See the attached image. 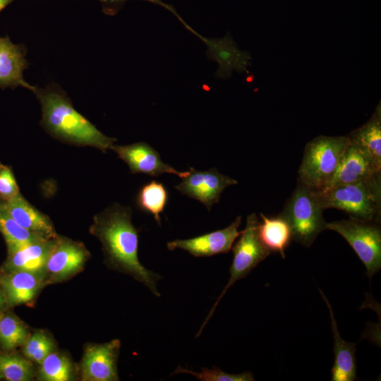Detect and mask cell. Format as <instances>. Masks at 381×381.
Listing matches in <instances>:
<instances>
[{"instance_id": "obj_1", "label": "cell", "mask_w": 381, "mask_h": 381, "mask_svg": "<svg viewBox=\"0 0 381 381\" xmlns=\"http://www.w3.org/2000/svg\"><path fill=\"white\" fill-rule=\"evenodd\" d=\"M129 207L115 203L93 217L90 233L102 243L104 262L111 270L128 274L143 284L156 296L162 277L146 269L138 259V233Z\"/></svg>"}, {"instance_id": "obj_2", "label": "cell", "mask_w": 381, "mask_h": 381, "mask_svg": "<svg viewBox=\"0 0 381 381\" xmlns=\"http://www.w3.org/2000/svg\"><path fill=\"white\" fill-rule=\"evenodd\" d=\"M33 93L42 107L41 125L52 137L78 146L106 152L116 141L107 136L73 107L66 93L56 84L35 87Z\"/></svg>"}, {"instance_id": "obj_3", "label": "cell", "mask_w": 381, "mask_h": 381, "mask_svg": "<svg viewBox=\"0 0 381 381\" xmlns=\"http://www.w3.org/2000/svg\"><path fill=\"white\" fill-rule=\"evenodd\" d=\"M325 210H342L356 219L380 222L381 214V174L357 182L325 190H316Z\"/></svg>"}, {"instance_id": "obj_4", "label": "cell", "mask_w": 381, "mask_h": 381, "mask_svg": "<svg viewBox=\"0 0 381 381\" xmlns=\"http://www.w3.org/2000/svg\"><path fill=\"white\" fill-rule=\"evenodd\" d=\"M349 145L348 135H319L309 141L298 169V183L315 190L324 188L334 176Z\"/></svg>"}, {"instance_id": "obj_5", "label": "cell", "mask_w": 381, "mask_h": 381, "mask_svg": "<svg viewBox=\"0 0 381 381\" xmlns=\"http://www.w3.org/2000/svg\"><path fill=\"white\" fill-rule=\"evenodd\" d=\"M324 210L316 190L298 183L279 215L288 222L292 239L308 248L326 230Z\"/></svg>"}, {"instance_id": "obj_6", "label": "cell", "mask_w": 381, "mask_h": 381, "mask_svg": "<svg viewBox=\"0 0 381 381\" xmlns=\"http://www.w3.org/2000/svg\"><path fill=\"white\" fill-rule=\"evenodd\" d=\"M260 220L256 214L252 213L247 217L243 231L235 245L232 246L234 258L229 269L230 277L228 283L217 298L210 313L202 325L196 337H198L204 327L212 317L219 302L227 290L238 280L246 277L260 262L265 260L271 253L262 243L258 234Z\"/></svg>"}, {"instance_id": "obj_7", "label": "cell", "mask_w": 381, "mask_h": 381, "mask_svg": "<svg viewBox=\"0 0 381 381\" xmlns=\"http://www.w3.org/2000/svg\"><path fill=\"white\" fill-rule=\"evenodd\" d=\"M379 222L349 218L327 222L326 230L340 234L352 247L371 279L381 268V230Z\"/></svg>"}, {"instance_id": "obj_8", "label": "cell", "mask_w": 381, "mask_h": 381, "mask_svg": "<svg viewBox=\"0 0 381 381\" xmlns=\"http://www.w3.org/2000/svg\"><path fill=\"white\" fill-rule=\"evenodd\" d=\"M90 253L81 241L58 234L47 259L44 274L47 284L69 280L84 270Z\"/></svg>"}, {"instance_id": "obj_9", "label": "cell", "mask_w": 381, "mask_h": 381, "mask_svg": "<svg viewBox=\"0 0 381 381\" xmlns=\"http://www.w3.org/2000/svg\"><path fill=\"white\" fill-rule=\"evenodd\" d=\"M121 341L118 339L105 343H86L78 363L79 380L118 381V358Z\"/></svg>"}, {"instance_id": "obj_10", "label": "cell", "mask_w": 381, "mask_h": 381, "mask_svg": "<svg viewBox=\"0 0 381 381\" xmlns=\"http://www.w3.org/2000/svg\"><path fill=\"white\" fill-rule=\"evenodd\" d=\"M238 181L219 173L216 168L207 171H198L190 167L189 174L175 188L183 195L204 204L208 210L219 202L224 189Z\"/></svg>"}, {"instance_id": "obj_11", "label": "cell", "mask_w": 381, "mask_h": 381, "mask_svg": "<svg viewBox=\"0 0 381 381\" xmlns=\"http://www.w3.org/2000/svg\"><path fill=\"white\" fill-rule=\"evenodd\" d=\"M185 27L196 35L207 47V56L209 59L216 61L219 68L215 75L219 78L230 77L234 71L248 73L247 67L251 59L248 52L241 51L228 32L223 37L207 38L200 35L186 25Z\"/></svg>"}, {"instance_id": "obj_12", "label": "cell", "mask_w": 381, "mask_h": 381, "mask_svg": "<svg viewBox=\"0 0 381 381\" xmlns=\"http://www.w3.org/2000/svg\"><path fill=\"white\" fill-rule=\"evenodd\" d=\"M241 217L238 216L227 227L189 239H176L167 243L169 250L182 249L195 257H209L227 253L241 231L238 227Z\"/></svg>"}, {"instance_id": "obj_13", "label": "cell", "mask_w": 381, "mask_h": 381, "mask_svg": "<svg viewBox=\"0 0 381 381\" xmlns=\"http://www.w3.org/2000/svg\"><path fill=\"white\" fill-rule=\"evenodd\" d=\"M111 150L128 164L132 174H144L156 177L168 173L182 179L189 174V171H179L165 164L162 161L159 152L145 142L126 145H113Z\"/></svg>"}, {"instance_id": "obj_14", "label": "cell", "mask_w": 381, "mask_h": 381, "mask_svg": "<svg viewBox=\"0 0 381 381\" xmlns=\"http://www.w3.org/2000/svg\"><path fill=\"white\" fill-rule=\"evenodd\" d=\"M47 286L44 274L27 271L0 272V286L9 309L32 306Z\"/></svg>"}, {"instance_id": "obj_15", "label": "cell", "mask_w": 381, "mask_h": 381, "mask_svg": "<svg viewBox=\"0 0 381 381\" xmlns=\"http://www.w3.org/2000/svg\"><path fill=\"white\" fill-rule=\"evenodd\" d=\"M378 173H381V168L377 167L365 153L350 144L334 176L320 190L364 180Z\"/></svg>"}, {"instance_id": "obj_16", "label": "cell", "mask_w": 381, "mask_h": 381, "mask_svg": "<svg viewBox=\"0 0 381 381\" xmlns=\"http://www.w3.org/2000/svg\"><path fill=\"white\" fill-rule=\"evenodd\" d=\"M54 238L35 241L7 253L6 260L0 266V272L27 271L44 274L47 259Z\"/></svg>"}, {"instance_id": "obj_17", "label": "cell", "mask_w": 381, "mask_h": 381, "mask_svg": "<svg viewBox=\"0 0 381 381\" xmlns=\"http://www.w3.org/2000/svg\"><path fill=\"white\" fill-rule=\"evenodd\" d=\"M23 44H13L8 37L0 46V87L15 88L22 86L33 91L35 86L23 78V71L28 67Z\"/></svg>"}, {"instance_id": "obj_18", "label": "cell", "mask_w": 381, "mask_h": 381, "mask_svg": "<svg viewBox=\"0 0 381 381\" xmlns=\"http://www.w3.org/2000/svg\"><path fill=\"white\" fill-rule=\"evenodd\" d=\"M2 201L11 217L22 227L46 238L58 235L51 219L31 205L21 193Z\"/></svg>"}, {"instance_id": "obj_19", "label": "cell", "mask_w": 381, "mask_h": 381, "mask_svg": "<svg viewBox=\"0 0 381 381\" xmlns=\"http://www.w3.org/2000/svg\"><path fill=\"white\" fill-rule=\"evenodd\" d=\"M319 291L329 309L334 337V364L331 370L332 381H353L356 379V344L342 339L339 332L332 306L324 293Z\"/></svg>"}, {"instance_id": "obj_20", "label": "cell", "mask_w": 381, "mask_h": 381, "mask_svg": "<svg viewBox=\"0 0 381 381\" xmlns=\"http://www.w3.org/2000/svg\"><path fill=\"white\" fill-rule=\"evenodd\" d=\"M350 144L365 153L381 168V107L379 104L370 119L348 135Z\"/></svg>"}, {"instance_id": "obj_21", "label": "cell", "mask_w": 381, "mask_h": 381, "mask_svg": "<svg viewBox=\"0 0 381 381\" xmlns=\"http://www.w3.org/2000/svg\"><path fill=\"white\" fill-rule=\"evenodd\" d=\"M38 381H74L79 380L78 363L71 354L59 349L47 356L37 365Z\"/></svg>"}, {"instance_id": "obj_22", "label": "cell", "mask_w": 381, "mask_h": 381, "mask_svg": "<svg viewBox=\"0 0 381 381\" xmlns=\"http://www.w3.org/2000/svg\"><path fill=\"white\" fill-rule=\"evenodd\" d=\"M261 222L258 225V234L262 243L270 252L279 253L285 258V250L292 240V234L288 222L279 214L268 217L260 214Z\"/></svg>"}, {"instance_id": "obj_23", "label": "cell", "mask_w": 381, "mask_h": 381, "mask_svg": "<svg viewBox=\"0 0 381 381\" xmlns=\"http://www.w3.org/2000/svg\"><path fill=\"white\" fill-rule=\"evenodd\" d=\"M32 331V329L13 309L6 310L0 318V350L20 349Z\"/></svg>"}, {"instance_id": "obj_24", "label": "cell", "mask_w": 381, "mask_h": 381, "mask_svg": "<svg viewBox=\"0 0 381 381\" xmlns=\"http://www.w3.org/2000/svg\"><path fill=\"white\" fill-rule=\"evenodd\" d=\"M36 368L37 365L27 359L19 349L0 350V380H35Z\"/></svg>"}, {"instance_id": "obj_25", "label": "cell", "mask_w": 381, "mask_h": 381, "mask_svg": "<svg viewBox=\"0 0 381 381\" xmlns=\"http://www.w3.org/2000/svg\"><path fill=\"white\" fill-rule=\"evenodd\" d=\"M0 233L5 241L7 253L12 252L29 243L46 238L18 224L7 211L1 199Z\"/></svg>"}, {"instance_id": "obj_26", "label": "cell", "mask_w": 381, "mask_h": 381, "mask_svg": "<svg viewBox=\"0 0 381 381\" xmlns=\"http://www.w3.org/2000/svg\"><path fill=\"white\" fill-rule=\"evenodd\" d=\"M168 200L169 193L164 185L157 181H151L139 190L136 203L141 210L152 214L160 226V214L163 212Z\"/></svg>"}, {"instance_id": "obj_27", "label": "cell", "mask_w": 381, "mask_h": 381, "mask_svg": "<svg viewBox=\"0 0 381 381\" xmlns=\"http://www.w3.org/2000/svg\"><path fill=\"white\" fill-rule=\"evenodd\" d=\"M54 336L47 329H32L25 343L20 348V353L37 365L50 353L58 349Z\"/></svg>"}, {"instance_id": "obj_28", "label": "cell", "mask_w": 381, "mask_h": 381, "mask_svg": "<svg viewBox=\"0 0 381 381\" xmlns=\"http://www.w3.org/2000/svg\"><path fill=\"white\" fill-rule=\"evenodd\" d=\"M176 373L190 374L201 381H253L255 380L251 372L231 374L224 372L217 367H213L212 369L202 368L200 372H195L179 366L172 374Z\"/></svg>"}, {"instance_id": "obj_29", "label": "cell", "mask_w": 381, "mask_h": 381, "mask_svg": "<svg viewBox=\"0 0 381 381\" xmlns=\"http://www.w3.org/2000/svg\"><path fill=\"white\" fill-rule=\"evenodd\" d=\"M20 193L11 167L0 164V199L8 200Z\"/></svg>"}, {"instance_id": "obj_30", "label": "cell", "mask_w": 381, "mask_h": 381, "mask_svg": "<svg viewBox=\"0 0 381 381\" xmlns=\"http://www.w3.org/2000/svg\"><path fill=\"white\" fill-rule=\"evenodd\" d=\"M99 1H102L104 4H122V3H123V2L126 1H128V0H99ZM143 1H149V2L153 3L155 4L161 6L163 8H164L169 10V11H171L172 13H174L179 19V20L181 22L183 20V19L177 13V12L175 11V9H174V8L173 6H171L167 4L164 3L161 0H143Z\"/></svg>"}, {"instance_id": "obj_31", "label": "cell", "mask_w": 381, "mask_h": 381, "mask_svg": "<svg viewBox=\"0 0 381 381\" xmlns=\"http://www.w3.org/2000/svg\"><path fill=\"white\" fill-rule=\"evenodd\" d=\"M9 309L7 306L6 301L4 292L0 286V318L3 313Z\"/></svg>"}, {"instance_id": "obj_32", "label": "cell", "mask_w": 381, "mask_h": 381, "mask_svg": "<svg viewBox=\"0 0 381 381\" xmlns=\"http://www.w3.org/2000/svg\"><path fill=\"white\" fill-rule=\"evenodd\" d=\"M14 0H0V12Z\"/></svg>"}, {"instance_id": "obj_33", "label": "cell", "mask_w": 381, "mask_h": 381, "mask_svg": "<svg viewBox=\"0 0 381 381\" xmlns=\"http://www.w3.org/2000/svg\"><path fill=\"white\" fill-rule=\"evenodd\" d=\"M6 37H0V46L4 42V41L6 40Z\"/></svg>"}, {"instance_id": "obj_34", "label": "cell", "mask_w": 381, "mask_h": 381, "mask_svg": "<svg viewBox=\"0 0 381 381\" xmlns=\"http://www.w3.org/2000/svg\"><path fill=\"white\" fill-rule=\"evenodd\" d=\"M0 164H1V162H0Z\"/></svg>"}]
</instances>
